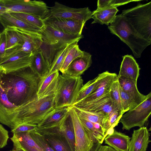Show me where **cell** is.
I'll return each instance as SVG.
<instances>
[{
    "label": "cell",
    "instance_id": "obj_47",
    "mask_svg": "<svg viewBox=\"0 0 151 151\" xmlns=\"http://www.w3.org/2000/svg\"><path fill=\"white\" fill-rule=\"evenodd\" d=\"M101 145V144L99 143H94L88 151H97Z\"/></svg>",
    "mask_w": 151,
    "mask_h": 151
},
{
    "label": "cell",
    "instance_id": "obj_39",
    "mask_svg": "<svg viewBox=\"0 0 151 151\" xmlns=\"http://www.w3.org/2000/svg\"><path fill=\"white\" fill-rule=\"evenodd\" d=\"M109 93L111 99L117 107L122 112V107L118 77L113 82L111 87Z\"/></svg>",
    "mask_w": 151,
    "mask_h": 151
},
{
    "label": "cell",
    "instance_id": "obj_48",
    "mask_svg": "<svg viewBox=\"0 0 151 151\" xmlns=\"http://www.w3.org/2000/svg\"><path fill=\"white\" fill-rule=\"evenodd\" d=\"M9 151H22L21 150L18 149H14L13 148L12 150Z\"/></svg>",
    "mask_w": 151,
    "mask_h": 151
},
{
    "label": "cell",
    "instance_id": "obj_9",
    "mask_svg": "<svg viewBox=\"0 0 151 151\" xmlns=\"http://www.w3.org/2000/svg\"><path fill=\"white\" fill-rule=\"evenodd\" d=\"M49 8V12L45 18L56 17L73 19L85 23L91 18L93 13L88 7L73 8L57 2H55L54 5Z\"/></svg>",
    "mask_w": 151,
    "mask_h": 151
},
{
    "label": "cell",
    "instance_id": "obj_41",
    "mask_svg": "<svg viewBox=\"0 0 151 151\" xmlns=\"http://www.w3.org/2000/svg\"><path fill=\"white\" fill-rule=\"evenodd\" d=\"M37 128V125L28 123L19 124L11 130L13 133L29 132L35 130Z\"/></svg>",
    "mask_w": 151,
    "mask_h": 151
},
{
    "label": "cell",
    "instance_id": "obj_26",
    "mask_svg": "<svg viewBox=\"0 0 151 151\" xmlns=\"http://www.w3.org/2000/svg\"><path fill=\"white\" fill-rule=\"evenodd\" d=\"M0 22L4 28L8 27H14L23 29L30 33L40 35L42 30L15 18L9 13L1 16Z\"/></svg>",
    "mask_w": 151,
    "mask_h": 151
},
{
    "label": "cell",
    "instance_id": "obj_23",
    "mask_svg": "<svg viewBox=\"0 0 151 151\" xmlns=\"http://www.w3.org/2000/svg\"><path fill=\"white\" fill-rule=\"evenodd\" d=\"M131 138L114 129L105 137V143L116 151H128Z\"/></svg>",
    "mask_w": 151,
    "mask_h": 151
},
{
    "label": "cell",
    "instance_id": "obj_24",
    "mask_svg": "<svg viewBox=\"0 0 151 151\" xmlns=\"http://www.w3.org/2000/svg\"><path fill=\"white\" fill-rule=\"evenodd\" d=\"M118 77H123L137 81L140 68L134 58L131 55L123 56Z\"/></svg>",
    "mask_w": 151,
    "mask_h": 151
},
{
    "label": "cell",
    "instance_id": "obj_6",
    "mask_svg": "<svg viewBox=\"0 0 151 151\" xmlns=\"http://www.w3.org/2000/svg\"><path fill=\"white\" fill-rule=\"evenodd\" d=\"M121 14L136 31L151 43V2L122 11Z\"/></svg>",
    "mask_w": 151,
    "mask_h": 151
},
{
    "label": "cell",
    "instance_id": "obj_36",
    "mask_svg": "<svg viewBox=\"0 0 151 151\" xmlns=\"http://www.w3.org/2000/svg\"><path fill=\"white\" fill-rule=\"evenodd\" d=\"M73 106L79 118L85 119L93 123L99 124L101 126L104 117V114L92 112Z\"/></svg>",
    "mask_w": 151,
    "mask_h": 151
},
{
    "label": "cell",
    "instance_id": "obj_46",
    "mask_svg": "<svg viewBox=\"0 0 151 151\" xmlns=\"http://www.w3.org/2000/svg\"><path fill=\"white\" fill-rule=\"evenodd\" d=\"M97 151H116L109 146L102 145L99 147Z\"/></svg>",
    "mask_w": 151,
    "mask_h": 151
},
{
    "label": "cell",
    "instance_id": "obj_15",
    "mask_svg": "<svg viewBox=\"0 0 151 151\" xmlns=\"http://www.w3.org/2000/svg\"><path fill=\"white\" fill-rule=\"evenodd\" d=\"M96 77V83L94 89L89 95L80 102L92 101L109 93L111 85L117 78V75L115 73H110L106 71L99 74Z\"/></svg>",
    "mask_w": 151,
    "mask_h": 151
},
{
    "label": "cell",
    "instance_id": "obj_38",
    "mask_svg": "<svg viewBox=\"0 0 151 151\" xmlns=\"http://www.w3.org/2000/svg\"><path fill=\"white\" fill-rule=\"evenodd\" d=\"M119 89L122 107V113L123 114L127 111L135 108L138 105L132 97L124 92L120 86Z\"/></svg>",
    "mask_w": 151,
    "mask_h": 151
},
{
    "label": "cell",
    "instance_id": "obj_1",
    "mask_svg": "<svg viewBox=\"0 0 151 151\" xmlns=\"http://www.w3.org/2000/svg\"><path fill=\"white\" fill-rule=\"evenodd\" d=\"M41 78L30 66L7 73L0 71V85L9 101L22 106L37 97Z\"/></svg>",
    "mask_w": 151,
    "mask_h": 151
},
{
    "label": "cell",
    "instance_id": "obj_45",
    "mask_svg": "<svg viewBox=\"0 0 151 151\" xmlns=\"http://www.w3.org/2000/svg\"><path fill=\"white\" fill-rule=\"evenodd\" d=\"M9 13L6 7L4 0H0V16L2 15Z\"/></svg>",
    "mask_w": 151,
    "mask_h": 151
},
{
    "label": "cell",
    "instance_id": "obj_31",
    "mask_svg": "<svg viewBox=\"0 0 151 151\" xmlns=\"http://www.w3.org/2000/svg\"><path fill=\"white\" fill-rule=\"evenodd\" d=\"M68 141L72 151H75V139L73 122L70 115L59 128Z\"/></svg>",
    "mask_w": 151,
    "mask_h": 151
},
{
    "label": "cell",
    "instance_id": "obj_49",
    "mask_svg": "<svg viewBox=\"0 0 151 151\" xmlns=\"http://www.w3.org/2000/svg\"><path fill=\"white\" fill-rule=\"evenodd\" d=\"M0 33H1V32H0Z\"/></svg>",
    "mask_w": 151,
    "mask_h": 151
},
{
    "label": "cell",
    "instance_id": "obj_37",
    "mask_svg": "<svg viewBox=\"0 0 151 151\" xmlns=\"http://www.w3.org/2000/svg\"><path fill=\"white\" fill-rule=\"evenodd\" d=\"M96 81V77L83 85L78 93L75 104L80 102L91 93L95 87Z\"/></svg>",
    "mask_w": 151,
    "mask_h": 151
},
{
    "label": "cell",
    "instance_id": "obj_11",
    "mask_svg": "<svg viewBox=\"0 0 151 151\" xmlns=\"http://www.w3.org/2000/svg\"><path fill=\"white\" fill-rule=\"evenodd\" d=\"M31 55L18 50L5 53L0 60V71L7 73L30 66Z\"/></svg>",
    "mask_w": 151,
    "mask_h": 151
},
{
    "label": "cell",
    "instance_id": "obj_40",
    "mask_svg": "<svg viewBox=\"0 0 151 151\" xmlns=\"http://www.w3.org/2000/svg\"><path fill=\"white\" fill-rule=\"evenodd\" d=\"M29 132L32 139L44 151H55L45 140L43 136L35 129Z\"/></svg>",
    "mask_w": 151,
    "mask_h": 151
},
{
    "label": "cell",
    "instance_id": "obj_42",
    "mask_svg": "<svg viewBox=\"0 0 151 151\" xmlns=\"http://www.w3.org/2000/svg\"><path fill=\"white\" fill-rule=\"evenodd\" d=\"M9 138L8 131L0 124V147L1 148L6 145Z\"/></svg>",
    "mask_w": 151,
    "mask_h": 151
},
{
    "label": "cell",
    "instance_id": "obj_18",
    "mask_svg": "<svg viewBox=\"0 0 151 151\" xmlns=\"http://www.w3.org/2000/svg\"><path fill=\"white\" fill-rule=\"evenodd\" d=\"M70 107L55 109L37 125V128L41 129L60 128L69 115Z\"/></svg>",
    "mask_w": 151,
    "mask_h": 151
},
{
    "label": "cell",
    "instance_id": "obj_27",
    "mask_svg": "<svg viewBox=\"0 0 151 151\" xmlns=\"http://www.w3.org/2000/svg\"><path fill=\"white\" fill-rule=\"evenodd\" d=\"M29 66L41 79L48 74L50 68L40 48L31 55Z\"/></svg>",
    "mask_w": 151,
    "mask_h": 151
},
{
    "label": "cell",
    "instance_id": "obj_12",
    "mask_svg": "<svg viewBox=\"0 0 151 151\" xmlns=\"http://www.w3.org/2000/svg\"><path fill=\"white\" fill-rule=\"evenodd\" d=\"M43 20L45 24L64 33L73 35H81L85 24L79 20L60 17L46 18Z\"/></svg>",
    "mask_w": 151,
    "mask_h": 151
},
{
    "label": "cell",
    "instance_id": "obj_10",
    "mask_svg": "<svg viewBox=\"0 0 151 151\" xmlns=\"http://www.w3.org/2000/svg\"><path fill=\"white\" fill-rule=\"evenodd\" d=\"M72 106L92 112L102 114L104 117L119 110L111 99L109 92L92 101L79 102Z\"/></svg>",
    "mask_w": 151,
    "mask_h": 151
},
{
    "label": "cell",
    "instance_id": "obj_4",
    "mask_svg": "<svg viewBox=\"0 0 151 151\" xmlns=\"http://www.w3.org/2000/svg\"><path fill=\"white\" fill-rule=\"evenodd\" d=\"M55 94L40 98L37 97L26 104L18 106L16 126L23 123L38 124L55 108Z\"/></svg>",
    "mask_w": 151,
    "mask_h": 151
},
{
    "label": "cell",
    "instance_id": "obj_8",
    "mask_svg": "<svg viewBox=\"0 0 151 151\" xmlns=\"http://www.w3.org/2000/svg\"><path fill=\"white\" fill-rule=\"evenodd\" d=\"M9 13L29 14L43 20L49 12V8L42 1L27 0H4Z\"/></svg>",
    "mask_w": 151,
    "mask_h": 151
},
{
    "label": "cell",
    "instance_id": "obj_32",
    "mask_svg": "<svg viewBox=\"0 0 151 151\" xmlns=\"http://www.w3.org/2000/svg\"><path fill=\"white\" fill-rule=\"evenodd\" d=\"M123 115L121 111L118 110L104 118L101 127L105 134V137L110 133L119 122Z\"/></svg>",
    "mask_w": 151,
    "mask_h": 151
},
{
    "label": "cell",
    "instance_id": "obj_21",
    "mask_svg": "<svg viewBox=\"0 0 151 151\" xmlns=\"http://www.w3.org/2000/svg\"><path fill=\"white\" fill-rule=\"evenodd\" d=\"M10 139L14 149L22 151H44L32 139L29 132L13 133Z\"/></svg>",
    "mask_w": 151,
    "mask_h": 151
},
{
    "label": "cell",
    "instance_id": "obj_2",
    "mask_svg": "<svg viewBox=\"0 0 151 151\" xmlns=\"http://www.w3.org/2000/svg\"><path fill=\"white\" fill-rule=\"evenodd\" d=\"M108 28L131 50L134 56L140 58L143 51L151 44L142 37L121 14L116 15Z\"/></svg>",
    "mask_w": 151,
    "mask_h": 151
},
{
    "label": "cell",
    "instance_id": "obj_28",
    "mask_svg": "<svg viewBox=\"0 0 151 151\" xmlns=\"http://www.w3.org/2000/svg\"><path fill=\"white\" fill-rule=\"evenodd\" d=\"M79 118L85 131L93 143H99L101 144L105 138L101 126L99 124Z\"/></svg>",
    "mask_w": 151,
    "mask_h": 151
},
{
    "label": "cell",
    "instance_id": "obj_14",
    "mask_svg": "<svg viewBox=\"0 0 151 151\" xmlns=\"http://www.w3.org/2000/svg\"><path fill=\"white\" fill-rule=\"evenodd\" d=\"M18 106L12 104L0 85V122L11 130L16 126Z\"/></svg>",
    "mask_w": 151,
    "mask_h": 151
},
{
    "label": "cell",
    "instance_id": "obj_20",
    "mask_svg": "<svg viewBox=\"0 0 151 151\" xmlns=\"http://www.w3.org/2000/svg\"><path fill=\"white\" fill-rule=\"evenodd\" d=\"M92 63L91 55L84 51L83 55L72 61L63 74L72 77L80 76L91 66Z\"/></svg>",
    "mask_w": 151,
    "mask_h": 151
},
{
    "label": "cell",
    "instance_id": "obj_44",
    "mask_svg": "<svg viewBox=\"0 0 151 151\" xmlns=\"http://www.w3.org/2000/svg\"><path fill=\"white\" fill-rule=\"evenodd\" d=\"M112 6H113L112 0H99L97 1L96 10H101Z\"/></svg>",
    "mask_w": 151,
    "mask_h": 151
},
{
    "label": "cell",
    "instance_id": "obj_33",
    "mask_svg": "<svg viewBox=\"0 0 151 151\" xmlns=\"http://www.w3.org/2000/svg\"><path fill=\"white\" fill-rule=\"evenodd\" d=\"M84 51L79 48L78 43H76L71 47L67 53L59 71L63 74L70 64L76 58L83 55Z\"/></svg>",
    "mask_w": 151,
    "mask_h": 151
},
{
    "label": "cell",
    "instance_id": "obj_25",
    "mask_svg": "<svg viewBox=\"0 0 151 151\" xmlns=\"http://www.w3.org/2000/svg\"><path fill=\"white\" fill-rule=\"evenodd\" d=\"M117 77L120 87L132 97L138 105L142 103L147 97L148 94L146 95H144L138 91L137 81L124 77Z\"/></svg>",
    "mask_w": 151,
    "mask_h": 151
},
{
    "label": "cell",
    "instance_id": "obj_22",
    "mask_svg": "<svg viewBox=\"0 0 151 151\" xmlns=\"http://www.w3.org/2000/svg\"><path fill=\"white\" fill-rule=\"evenodd\" d=\"M58 71L49 73L41 79L37 93L39 98L55 93L58 82Z\"/></svg>",
    "mask_w": 151,
    "mask_h": 151
},
{
    "label": "cell",
    "instance_id": "obj_29",
    "mask_svg": "<svg viewBox=\"0 0 151 151\" xmlns=\"http://www.w3.org/2000/svg\"><path fill=\"white\" fill-rule=\"evenodd\" d=\"M118 11L117 7L113 6L101 10L96 9L93 12L91 18L93 21L91 24L98 23L108 25L114 21Z\"/></svg>",
    "mask_w": 151,
    "mask_h": 151
},
{
    "label": "cell",
    "instance_id": "obj_3",
    "mask_svg": "<svg viewBox=\"0 0 151 151\" xmlns=\"http://www.w3.org/2000/svg\"><path fill=\"white\" fill-rule=\"evenodd\" d=\"M40 35L42 43L40 48L49 64L51 63L55 55L59 50L69 45L78 43L83 37L82 35L67 34L45 24Z\"/></svg>",
    "mask_w": 151,
    "mask_h": 151
},
{
    "label": "cell",
    "instance_id": "obj_17",
    "mask_svg": "<svg viewBox=\"0 0 151 151\" xmlns=\"http://www.w3.org/2000/svg\"><path fill=\"white\" fill-rule=\"evenodd\" d=\"M20 39L22 47L18 51L31 53L32 55L40 47L42 40L40 34L33 33L23 29L13 27Z\"/></svg>",
    "mask_w": 151,
    "mask_h": 151
},
{
    "label": "cell",
    "instance_id": "obj_13",
    "mask_svg": "<svg viewBox=\"0 0 151 151\" xmlns=\"http://www.w3.org/2000/svg\"><path fill=\"white\" fill-rule=\"evenodd\" d=\"M74 130L75 151H88L93 144L85 131L73 106L69 109Z\"/></svg>",
    "mask_w": 151,
    "mask_h": 151
},
{
    "label": "cell",
    "instance_id": "obj_34",
    "mask_svg": "<svg viewBox=\"0 0 151 151\" xmlns=\"http://www.w3.org/2000/svg\"><path fill=\"white\" fill-rule=\"evenodd\" d=\"M15 18L36 27L42 29L45 26L43 20L33 15L22 13L11 12Z\"/></svg>",
    "mask_w": 151,
    "mask_h": 151
},
{
    "label": "cell",
    "instance_id": "obj_7",
    "mask_svg": "<svg viewBox=\"0 0 151 151\" xmlns=\"http://www.w3.org/2000/svg\"><path fill=\"white\" fill-rule=\"evenodd\" d=\"M126 112L122 116L119 121L123 129L129 130L134 127H143L151 113V92L143 102Z\"/></svg>",
    "mask_w": 151,
    "mask_h": 151
},
{
    "label": "cell",
    "instance_id": "obj_35",
    "mask_svg": "<svg viewBox=\"0 0 151 151\" xmlns=\"http://www.w3.org/2000/svg\"><path fill=\"white\" fill-rule=\"evenodd\" d=\"M74 44L68 45L57 51L50 66L48 74L59 71L65 56L70 49Z\"/></svg>",
    "mask_w": 151,
    "mask_h": 151
},
{
    "label": "cell",
    "instance_id": "obj_5",
    "mask_svg": "<svg viewBox=\"0 0 151 151\" xmlns=\"http://www.w3.org/2000/svg\"><path fill=\"white\" fill-rule=\"evenodd\" d=\"M83 83V80L81 76L74 77L65 74H59L55 93V108L73 106Z\"/></svg>",
    "mask_w": 151,
    "mask_h": 151
},
{
    "label": "cell",
    "instance_id": "obj_16",
    "mask_svg": "<svg viewBox=\"0 0 151 151\" xmlns=\"http://www.w3.org/2000/svg\"><path fill=\"white\" fill-rule=\"evenodd\" d=\"M35 130L43 136L45 140L55 151H72L68 141L59 128H37Z\"/></svg>",
    "mask_w": 151,
    "mask_h": 151
},
{
    "label": "cell",
    "instance_id": "obj_19",
    "mask_svg": "<svg viewBox=\"0 0 151 151\" xmlns=\"http://www.w3.org/2000/svg\"><path fill=\"white\" fill-rule=\"evenodd\" d=\"M150 134L149 130L145 127L134 130L128 151H146L151 142L149 139Z\"/></svg>",
    "mask_w": 151,
    "mask_h": 151
},
{
    "label": "cell",
    "instance_id": "obj_30",
    "mask_svg": "<svg viewBox=\"0 0 151 151\" xmlns=\"http://www.w3.org/2000/svg\"><path fill=\"white\" fill-rule=\"evenodd\" d=\"M4 30L6 41L5 53L19 50L22 47V43L18 35L14 28L7 27Z\"/></svg>",
    "mask_w": 151,
    "mask_h": 151
},
{
    "label": "cell",
    "instance_id": "obj_43",
    "mask_svg": "<svg viewBox=\"0 0 151 151\" xmlns=\"http://www.w3.org/2000/svg\"><path fill=\"white\" fill-rule=\"evenodd\" d=\"M6 46V35L4 30L0 35V60L5 54Z\"/></svg>",
    "mask_w": 151,
    "mask_h": 151
},
{
    "label": "cell",
    "instance_id": "obj_50",
    "mask_svg": "<svg viewBox=\"0 0 151 151\" xmlns=\"http://www.w3.org/2000/svg\"><path fill=\"white\" fill-rule=\"evenodd\" d=\"M0 148H1L0 147Z\"/></svg>",
    "mask_w": 151,
    "mask_h": 151
}]
</instances>
